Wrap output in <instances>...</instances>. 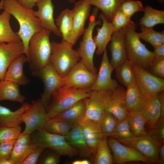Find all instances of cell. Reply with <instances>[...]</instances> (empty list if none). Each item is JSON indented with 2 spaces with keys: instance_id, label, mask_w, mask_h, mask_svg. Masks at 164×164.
<instances>
[{
  "instance_id": "1",
  "label": "cell",
  "mask_w": 164,
  "mask_h": 164,
  "mask_svg": "<svg viewBox=\"0 0 164 164\" xmlns=\"http://www.w3.org/2000/svg\"><path fill=\"white\" fill-rule=\"evenodd\" d=\"M2 6L3 9L14 16L19 23V30L16 33L23 44L24 54L27 57L31 38L43 29L41 22L33 15V9L23 6L17 0H3Z\"/></svg>"
},
{
  "instance_id": "2",
  "label": "cell",
  "mask_w": 164,
  "mask_h": 164,
  "mask_svg": "<svg viewBox=\"0 0 164 164\" xmlns=\"http://www.w3.org/2000/svg\"><path fill=\"white\" fill-rule=\"evenodd\" d=\"M124 40L128 59L133 64L149 71L154 58L153 52L141 41L136 25L132 21L125 27Z\"/></svg>"
},
{
  "instance_id": "3",
  "label": "cell",
  "mask_w": 164,
  "mask_h": 164,
  "mask_svg": "<svg viewBox=\"0 0 164 164\" xmlns=\"http://www.w3.org/2000/svg\"><path fill=\"white\" fill-rule=\"evenodd\" d=\"M50 33L43 29L34 34L29 40L27 58L32 74L49 63L52 49Z\"/></svg>"
},
{
  "instance_id": "4",
  "label": "cell",
  "mask_w": 164,
  "mask_h": 164,
  "mask_svg": "<svg viewBox=\"0 0 164 164\" xmlns=\"http://www.w3.org/2000/svg\"><path fill=\"white\" fill-rule=\"evenodd\" d=\"M90 91L89 89H80L64 86L59 87L52 94L45 108L48 118L53 117L78 101L87 97Z\"/></svg>"
},
{
  "instance_id": "5",
  "label": "cell",
  "mask_w": 164,
  "mask_h": 164,
  "mask_svg": "<svg viewBox=\"0 0 164 164\" xmlns=\"http://www.w3.org/2000/svg\"><path fill=\"white\" fill-rule=\"evenodd\" d=\"M51 43V53L49 63L62 77L66 76L72 68L81 60L77 50L69 43L62 40Z\"/></svg>"
},
{
  "instance_id": "6",
  "label": "cell",
  "mask_w": 164,
  "mask_h": 164,
  "mask_svg": "<svg viewBox=\"0 0 164 164\" xmlns=\"http://www.w3.org/2000/svg\"><path fill=\"white\" fill-rule=\"evenodd\" d=\"M30 135L36 145L49 148L61 156L72 157L79 155L78 150L69 144L64 136L51 133L43 129Z\"/></svg>"
},
{
  "instance_id": "7",
  "label": "cell",
  "mask_w": 164,
  "mask_h": 164,
  "mask_svg": "<svg viewBox=\"0 0 164 164\" xmlns=\"http://www.w3.org/2000/svg\"><path fill=\"white\" fill-rule=\"evenodd\" d=\"M98 9L95 7L89 19L88 26L83 33L82 40L77 50L79 53L81 60L87 68L91 72L97 74V70L94 61V54L96 48L93 37L94 29L97 25L101 24V20L96 19Z\"/></svg>"
},
{
  "instance_id": "8",
  "label": "cell",
  "mask_w": 164,
  "mask_h": 164,
  "mask_svg": "<svg viewBox=\"0 0 164 164\" xmlns=\"http://www.w3.org/2000/svg\"><path fill=\"white\" fill-rule=\"evenodd\" d=\"M48 119L41 99L32 101L22 115L21 120L25 124L22 133L30 135L35 131L43 129Z\"/></svg>"
},
{
  "instance_id": "9",
  "label": "cell",
  "mask_w": 164,
  "mask_h": 164,
  "mask_svg": "<svg viewBox=\"0 0 164 164\" xmlns=\"http://www.w3.org/2000/svg\"><path fill=\"white\" fill-rule=\"evenodd\" d=\"M133 69L135 83L146 97L157 95L164 91V79L155 76L140 66L133 64Z\"/></svg>"
},
{
  "instance_id": "10",
  "label": "cell",
  "mask_w": 164,
  "mask_h": 164,
  "mask_svg": "<svg viewBox=\"0 0 164 164\" xmlns=\"http://www.w3.org/2000/svg\"><path fill=\"white\" fill-rule=\"evenodd\" d=\"M112 92L91 90L89 96L84 99L86 111L84 118L98 121L106 110Z\"/></svg>"
},
{
  "instance_id": "11",
  "label": "cell",
  "mask_w": 164,
  "mask_h": 164,
  "mask_svg": "<svg viewBox=\"0 0 164 164\" xmlns=\"http://www.w3.org/2000/svg\"><path fill=\"white\" fill-rule=\"evenodd\" d=\"M97 74L89 70L80 60L63 78V86L90 89L94 83Z\"/></svg>"
},
{
  "instance_id": "12",
  "label": "cell",
  "mask_w": 164,
  "mask_h": 164,
  "mask_svg": "<svg viewBox=\"0 0 164 164\" xmlns=\"http://www.w3.org/2000/svg\"><path fill=\"white\" fill-rule=\"evenodd\" d=\"M32 75L39 78L43 83L44 90L40 99L46 108L52 94L59 87L63 86V78L49 63Z\"/></svg>"
},
{
  "instance_id": "13",
  "label": "cell",
  "mask_w": 164,
  "mask_h": 164,
  "mask_svg": "<svg viewBox=\"0 0 164 164\" xmlns=\"http://www.w3.org/2000/svg\"><path fill=\"white\" fill-rule=\"evenodd\" d=\"M111 151L114 161L117 164H123L132 161H140L146 163L150 161L136 149L125 145L113 138L107 141Z\"/></svg>"
},
{
  "instance_id": "14",
  "label": "cell",
  "mask_w": 164,
  "mask_h": 164,
  "mask_svg": "<svg viewBox=\"0 0 164 164\" xmlns=\"http://www.w3.org/2000/svg\"><path fill=\"white\" fill-rule=\"evenodd\" d=\"M114 70L108 59L106 50L103 56L96 80L90 88L91 90H102L113 92L119 86L118 82L111 77Z\"/></svg>"
},
{
  "instance_id": "15",
  "label": "cell",
  "mask_w": 164,
  "mask_h": 164,
  "mask_svg": "<svg viewBox=\"0 0 164 164\" xmlns=\"http://www.w3.org/2000/svg\"><path fill=\"white\" fill-rule=\"evenodd\" d=\"M37 11H33L34 16L40 20L43 29L61 37L53 17L54 6L52 0H39L36 3Z\"/></svg>"
},
{
  "instance_id": "16",
  "label": "cell",
  "mask_w": 164,
  "mask_h": 164,
  "mask_svg": "<svg viewBox=\"0 0 164 164\" xmlns=\"http://www.w3.org/2000/svg\"><path fill=\"white\" fill-rule=\"evenodd\" d=\"M22 54H24V48L21 41L0 43V81L4 79L5 73L11 63Z\"/></svg>"
},
{
  "instance_id": "17",
  "label": "cell",
  "mask_w": 164,
  "mask_h": 164,
  "mask_svg": "<svg viewBox=\"0 0 164 164\" xmlns=\"http://www.w3.org/2000/svg\"><path fill=\"white\" fill-rule=\"evenodd\" d=\"M125 143L136 149L150 161L158 162L159 143L155 138L148 134L136 137L132 141Z\"/></svg>"
},
{
  "instance_id": "18",
  "label": "cell",
  "mask_w": 164,
  "mask_h": 164,
  "mask_svg": "<svg viewBox=\"0 0 164 164\" xmlns=\"http://www.w3.org/2000/svg\"><path fill=\"white\" fill-rule=\"evenodd\" d=\"M78 124L81 127L84 138L93 155L98 145L105 137L102 132L99 122L83 118Z\"/></svg>"
},
{
  "instance_id": "19",
  "label": "cell",
  "mask_w": 164,
  "mask_h": 164,
  "mask_svg": "<svg viewBox=\"0 0 164 164\" xmlns=\"http://www.w3.org/2000/svg\"><path fill=\"white\" fill-rule=\"evenodd\" d=\"M125 27L114 31L110 41L109 47L111 55L110 62L114 69L128 59L124 40Z\"/></svg>"
},
{
  "instance_id": "20",
  "label": "cell",
  "mask_w": 164,
  "mask_h": 164,
  "mask_svg": "<svg viewBox=\"0 0 164 164\" xmlns=\"http://www.w3.org/2000/svg\"><path fill=\"white\" fill-rule=\"evenodd\" d=\"M91 6L84 0H80L74 3V6L72 9L74 45L84 32L85 23L89 16Z\"/></svg>"
},
{
  "instance_id": "21",
  "label": "cell",
  "mask_w": 164,
  "mask_h": 164,
  "mask_svg": "<svg viewBox=\"0 0 164 164\" xmlns=\"http://www.w3.org/2000/svg\"><path fill=\"white\" fill-rule=\"evenodd\" d=\"M36 146L30 135L21 132L16 140L9 159L13 164H22Z\"/></svg>"
},
{
  "instance_id": "22",
  "label": "cell",
  "mask_w": 164,
  "mask_h": 164,
  "mask_svg": "<svg viewBox=\"0 0 164 164\" xmlns=\"http://www.w3.org/2000/svg\"><path fill=\"white\" fill-rule=\"evenodd\" d=\"M125 90L119 86L113 92L106 110L112 114L118 121L125 118L128 112L125 98Z\"/></svg>"
},
{
  "instance_id": "23",
  "label": "cell",
  "mask_w": 164,
  "mask_h": 164,
  "mask_svg": "<svg viewBox=\"0 0 164 164\" xmlns=\"http://www.w3.org/2000/svg\"><path fill=\"white\" fill-rule=\"evenodd\" d=\"M28 59L22 54L15 59L9 65L5 73L4 80L11 81L19 85L28 84L29 80L23 73V65Z\"/></svg>"
},
{
  "instance_id": "24",
  "label": "cell",
  "mask_w": 164,
  "mask_h": 164,
  "mask_svg": "<svg viewBox=\"0 0 164 164\" xmlns=\"http://www.w3.org/2000/svg\"><path fill=\"white\" fill-rule=\"evenodd\" d=\"M64 136L69 144L78 150L81 157L91 159L93 154L85 141L80 125H74L70 132Z\"/></svg>"
},
{
  "instance_id": "25",
  "label": "cell",
  "mask_w": 164,
  "mask_h": 164,
  "mask_svg": "<svg viewBox=\"0 0 164 164\" xmlns=\"http://www.w3.org/2000/svg\"><path fill=\"white\" fill-rule=\"evenodd\" d=\"M98 17L102 21V26L101 27L97 28V34L93 39L97 48L96 53L99 55L103 54L106 50L107 46L111 41L114 30L111 22L108 21L102 13Z\"/></svg>"
},
{
  "instance_id": "26",
  "label": "cell",
  "mask_w": 164,
  "mask_h": 164,
  "mask_svg": "<svg viewBox=\"0 0 164 164\" xmlns=\"http://www.w3.org/2000/svg\"><path fill=\"white\" fill-rule=\"evenodd\" d=\"M56 24L60 32L62 40L72 46L73 42V27L72 10L68 8L62 11L55 20Z\"/></svg>"
},
{
  "instance_id": "27",
  "label": "cell",
  "mask_w": 164,
  "mask_h": 164,
  "mask_svg": "<svg viewBox=\"0 0 164 164\" xmlns=\"http://www.w3.org/2000/svg\"><path fill=\"white\" fill-rule=\"evenodd\" d=\"M126 88L125 98L128 112L141 111L146 97L142 93L135 83Z\"/></svg>"
},
{
  "instance_id": "28",
  "label": "cell",
  "mask_w": 164,
  "mask_h": 164,
  "mask_svg": "<svg viewBox=\"0 0 164 164\" xmlns=\"http://www.w3.org/2000/svg\"><path fill=\"white\" fill-rule=\"evenodd\" d=\"M30 104L23 103L21 107L14 111L0 105V127H15L20 125L22 122V115Z\"/></svg>"
},
{
  "instance_id": "29",
  "label": "cell",
  "mask_w": 164,
  "mask_h": 164,
  "mask_svg": "<svg viewBox=\"0 0 164 164\" xmlns=\"http://www.w3.org/2000/svg\"><path fill=\"white\" fill-rule=\"evenodd\" d=\"M141 111L146 122L151 127L154 126L160 117V106L157 95L146 97Z\"/></svg>"
},
{
  "instance_id": "30",
  "label": "cell",
  "mask_w": 164,
  "mask_h": 164,
  "mask_svg": "<svg viewBox=\"0 0 164 164\" xmlns=\"http://www.w3.org/2000/svg\"><path fill=\"white\" fill-rule=\"evenodd\" d=\"M85 111V103L83 99L53 118L60 119L74 125L78 124L83 118Z\"/></svg>"
},
{
  "instance_id": "31",
  "label": "cell",
  "mask_w": 164,
  "mask_h": 164,
  "mask_svg": "<svg viewBox=\"0 0 164 164\" xmlns=\"http://www.w3.org/2000/svg\"><path fill=\"white\" fill-rule=\"evenodd\" d=\"M19 85L8 80L0 81V101L9 100L23 104L25 97L20 93Z\"/></svg>"
},
{
  "instance_id": "32",
  "label": "cell",
  "mask_w": 164,
  "mask_h": 164,
  "mask_svg": "<svg viewBox=\"0 0 164 164\" xmlns=\"http://www.w3.org/2000/svg\"><path fill=\"white\" fill-rule=\"evenodd\" d=\"M100 9L107 20L111 22L115 14L126 0H84Z\"/></svg>"
},
{
  "instance_id": "33",
  "label": "cell",
  "mask_w": 164,
  "mask_h": 164,
  "mask_svg": "<svg viewBox=\"0 0 164 164\" xmlns=\"http://www.w3.org/2000/svg\"><path fill=\"white\" fill-rule=\"evenodd\" d=\"M11 15L4 10L0 14V43L21 41L19 36L13 32L10 24Z\"/></svg>"
},
{
  "instance_id": "34",
  "label": "cell",
  "mask_w": 164,
  "mask_h": 164,
  "mask_svg": "<svg viewBox=\"0 0 164 164\" xmlns=\"http://www.w3.org/2000/svg\"><path fill=\"white\" fill-rule=\"evenodd\" d=\"M143 11L144 15L141 19L140 25L152 27L158 24L164 23V11L154 9L149 5L145 6Z\"/></svg>"
},
{
  "instance_id": "35",
  "label": "cell",
  "mask_w": 164,
  "mask_h": 164,
  "mask_svg": "<svg viewBox=\"0 0 164 164\" xmlns=\"http://www.w3.org/2000/svg\"><path fill=\"white\" fill-rule=\"evenodd\" d=\"M114 70L116 78L122 85L125 87L135 83L133 64L128 59Z\"/></svg>"
},
{
  "instance_id": "36",
  "label": "cell",
  "mask_w": 164,
  "mask_h": 164,
  "mask_svg": "<svg viewBox=\"0 0 164 164\" xmlns=\"http://www.w3.org/2000/svg\"><path fill=\"white\" fill-rule=\"evenodd\" d=\"M126 118L130 130L135 137L147 134L144 128L145 121L141 111L128 112Z\"/></svg>"
},
{
  "instance_id": "37",
  "label": "cell",
  "mask_w": 164,
  "mask_h": 164,
  "mask_svg": "<svg viewBox=\"0 0 164 164\" xmlns=\"http://www.w3.org/2000/svg\"><path fill=\"white\" fill-rule=\"evenodd\" d=\"M73 125L63 120L53 118L47 120L43 129L51 133L65 136L70 132Z\"/></svg>"
},
{
  "instance_id": "38",
  "label": "cell",
  "mask_w": 164,
  "mask_h": 164,
  "mask_svg": "<svg viewBox=\"0 0 164 164\" xmlns=\"http://www.w3.org/2000/svg\"><path fill=\"white\" fill-rule=\"evenodd\" d=\"M108 145L106 137H105L97 145L95 153L92 158L95 164H112L114 162L113 156Z\"/></svg>"
},
{
  "instance_id": "39",
  "label": "cell",
  "mask_w": 164,
  "mask_h": 164,
  "mask_svg": "<svg viewBox=\"0 0 164 164\" xmlns=\"http://www.w3.org/2000/svg\"><path fill=\"white\" fill-rule=\"evenodd\" d=\"M141 32L138 33L140 39L149 43L155 48L164 43V32L155 31L152 27L141 25Z\"/></svg>"
},
{
  "instance_id": "40",
  "label": "cell",
  "mask_w": 164,
  "mask_h": 164,
  "mask_svg": "<svg viewBox=\"0 0 164 164\" xmlns=\"http://www.w3.org/2000/svg\"><path fill=\"white\" fill-rule=\"evenodd\" d=\"M110 136L124 143L131 141L136 137L130 130L126 118L118 122Z\"/></svg>"
},
{
  "instance_id": "41",
  "label": "cell",
  "mask_w": 164,
  "mask_h": 164,
  "mask_svg": "<svg viewBox=\"0 0 164 164\" xmlns=\"http://www.w3.org/2000/svg\"><path fill=\"white\" fill-rule=\"evenodd\" d=\"M118 121L111 113L106 110L104 111L98 121L104 136H110Z\"/></svg>"
},
{
  "instance_id": "42",
  "label": "cell",
  "mask_w": 164,
  "mask_h": 164,
  "mask_svg": "<svg viewBox=\"0 0 164 164\" xmlns=\"http://www.w3.org/2000/svg\"><path fill=\"white\" fill-rule=\"evenodd\" d=\"M22 129L20 125L15 127H0V143L16 140Z\"/></svg>"
},
{
  "instance_id": "43",
  "label": "cell",
  "mask_w": 164,
  "mask_h": 164,
  "mask_svg": "<svg viewBox=\"0 0 164 164\" xmlns=\"http://www.w3.org/2000/svg\"><path fill=\"white\" fill-rule=\"evenodd\" d=\"M143 7L141 2L136 0H126L121 5L120 9L130 18L135 13L143 11Z\"/></svg>"
},
{
  "instance_id": "44",
  "label": "cell",
  "mask_w": 164,
  "mask_h": 164,
  "mask_svg": "<svg viewBox=\"0 0 164 164\" xmlns=\"http://www.w3.org/2000/svg\"><path fill=\"white\" fill-rule=\"evenodd\" d=\"M132 21L131 18L126 15L120 9L115 13L111 22L114 31L123 28Z\"/></svg>"
},
{
  "instance_id": "45",
  "label": "cell",
  "mask_w": 164,
  "mask_h": 164,
  "mask_svg": "<svg viewBox=\"0 0 164 164\" xmlns=\"http://www.w3.org/2000/svg\"><path fill=\"white\" fill-rule=\"evenodd\" d=\"M149 71L155 76L162 79L164 78V59H153Z\"/></svg>"
},
{
  "instance_id": "46",
  "label": "cell",
  "mask_w": 164,
  "mask_h": 164,
  "mask_svg": "<svg viewBox=\"0 0 164 164\" xmlns=\"http://www.w3.org/2000/svg\"><path fill=\"white\" fill-rule=\"evenodd\" d=\"M43 146L36 145L24 160L22 164H35L40 155L45 149Z\"/></svg>"
},
{
  "instance_id": "47",
  "label": "cell",
  "mask_w": 164,
  "mask_h": 164,
  "mask_svg": "<svg viewBox=\"0 0 164 164\" xmlns=\"http://www.w3.org/2000/svg\"><path fill=\"white\" fill-rule=\"evenodd\" d=\"M16 140L0 143V159H9Z\"/></svg>"
},
{
  "instance_id": "48",
  "label": "cell",
  "mask_w": 164,
  "mask_h": 164,
  "mask_svg": "<svg viewBox=\"0 0 164 164\" xmlns=\"http://www.w3.org/2000/svg\"><path fill=\"white\" fill-rule=\"evenodd\" d=\"M47 152L39 162L43 164H57L60 162V154L52 150Z\"/></svg>"
},
{
  "instance_id": "49",
  "label": "cell",
  "mask_w": 164,
  "mask_h": 164,
  "mask_svg": "<svg viewBox=\"0 0 164 164\" xmlns=\"http://www.w3.org/2000/svg\"><path fill=\"white\" fill-rule=\"evenodd\" d=\"M154 59H164V44L154 48Z\"/></svg>"
},
{
  "instance_id": "50",
  "label": "cell",
  "mask_w": 164,
  "mask_h": 164,
  "mask_svg": "<svg viewBox=\"0 0 164 164\" xmlns=\"http://www.w3.org/2000/svg\"><path fill=\"white\" fill-rule=\"evenodd\" d=\"M18 2L22 5L31 9L36 5L37 2L39 0H17Z\"/></svg>"
},
{
  "instance_id": "51",
  "label": "cell",
  "mask_w": 164,
  "mask_h": 164,
  "mask_svg": "<svg viewBox=\"0 0 164 164\" xmlns=\"http://www.w3.org/2000/svg\"><path fill=\"white\" fill-rule=\"evenodd\" d=\"M160 106L161 114L160 118H163L164 116V91L157 94Z\"/></svg>"
},
{
  "instance_id": "52",
  "label": "cell",
  "mask_w": 164,
  "mask_h": 164,
  "mask_svg": "<svg viewBox=\"0 0 164 164\" xmlns=\"http://www.w3.org/2000/svg\"><path fill=\"white\" fill-rule=\"evenodd\" d=\"M158 162L160 164H164V145H162L159 148V152Z\"/></svg>"
},
{
  "instance_id": "53",
  "label": "cell",
  "mask_w": 164,
  "mask_h": 164,
  "mask_svg": "<svg viewBox=\"0 0 164 164\" xmlns=\"http://www.w3.org/2000/svg\"><path fill=\"white\" fill-rule=\"evenodd\" d=\"M159 127L158 128V135L160 139L162 140L164 139V126L163 121L160 123Z\"/></svg>"
},
{
  "instance_id": "54",
  "label": "cell",
  "mask_w": 164,
  "mask_h": 164,
  "mask_svg": "<svg viewBox=\"0 0 164 164\" xmlns=\"http://www.w3.org/2000/svg\"><path fill=\"white\" fill-rule=\"evenodd\" d=\"M91 162L87 159L77 160L73 161L72 164H90Z\"/></svg>"
},
{
  "instance_id": "55",
  "label": "cell",
  "mask_w": 164,
  "mask_h": 164,
  "mask_svg": "<svg viewBox=\"0 0 164 164\" xmlns=\"http://www.w3.org/2000/svg\"><path fill=\"white\" fill-rule=\"evenodd\" d=\"M0 164H13L10 159H0Z\"/></svg>"
},
{
  "instance_id": "56",
  "label": "cell",
  "mask_w": 164,
  "mask_h": 164,
  "mask_svg": "<svg viewBox=\"0 0 164 164\" xmlns=\"http://www.w3.org/2000/svg\"><path fill=\"white\" fill-rule=\"evenodd\" d=\"M2 1L3 0H1L0 2V10L2 9H3Z\"/></svg>"
},
{
  "instance_id": "57",
  "label": "cell",
  "mask_w": 164,
  "mask_h": 164,
  "mask_svg": "<svg viewBox=\"0 0 164 164\" xmlns=\"http://www.w3.org/2000/svg\"><path fill=\"white\" fill-rule=\"evenodd\" d=\"M69 2L74 3L75 2V0H68Z\"/></svg>"
},
{
  "instance_id": "58",
  "label": "cell",
  "mask_w": 164,
  "mask_h": 164,
  "mask_svg": "<svg viewBox=\"0 0 164 164\" xmlns=\"http://www.w3.org/2000/svg\"><path fill=\"white\" fill-rule=\"evenodd\" d=\"M164 0H159V2L160 3H162L164 2Z\"/></svg>"
}]
</instances>
